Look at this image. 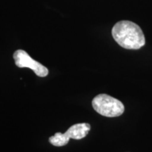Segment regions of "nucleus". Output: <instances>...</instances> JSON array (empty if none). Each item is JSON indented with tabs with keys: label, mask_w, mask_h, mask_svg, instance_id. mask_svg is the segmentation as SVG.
Listing matches in <instances>:
<instances>
[{
	"label": "nucleus",
	"mask_w": 152,
	"mask_h": 152,
	"mask_svg": "<svg viewBox=\"0 0 152 152\" xmlns=\"http://www.w3.org/2000/svg\"><path fill=\"white\" fill-rule=\"evenodd\" d=\"M112 35L121 47L127 49H139L145 45V37L138 25L129 20H122L115 24Z\"/></svg>",
	"instance_id": "nucleus-1"
},
{
	"label": "nucleus",
	"mask_w": 152,
	"mask_h": 152,
	"mask_svg": "<svg viewBox=\"0 0 152 152\" xmlns=\"http://www.w3.org/2000/svg\"><path fill=\"white\" fill-rule=\"evenodd\" d=\"M92 104L95 111L106 117L120 116L125 111V106L121 101L106 94L95 96Z\"/></svg>",
	"instance_id": "nucleus-2"
},
{
	"label": "nucleus",
	"mask_w": 152,
	"mask_h": 152,
	"mask_svg": "<svg viewBox=\"0 0 152 152\" xmlns=\"http://www.w3.org/2000/svg\"><path fill=\"white\" fill-rule=\"evenodd\" d=\"M88 123H77L70 128L65 133L56 132L54 136L49 137V141L55 147H64L69 142L70 139L81 140L85 137L90 130Z\"/></svg>",
	"instance_id": "nucleus-3"
},
{
	"label": "nucleus",
	"mask_w": 152,
	"mask_h": 152,
	"mask_svg": "<svg viewBox=\"0 0 152 152\" xmlns=\"http://www.w3.org/2000/svg\"><path fill=\"white\" fill-rule=\"evenodd\" d=\"M14 59L18 67L29 68L39 77H46L48 75L49 70L47 68L34 60L26 51L22 49L16 50L14 54Z\"/></svg>",
	"instance_id": "nucleus-4"
}]
</instances>
